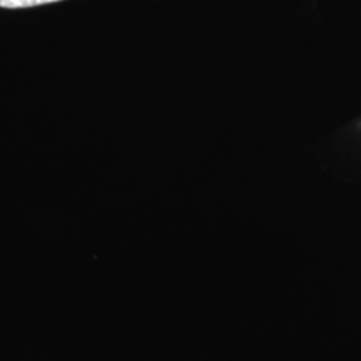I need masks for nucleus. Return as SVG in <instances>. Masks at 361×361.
<instances>
[{"instance_id":"f257e3e1","label":"nucleus","mask_w":361,"mask_h":361,"mask_svg":"<svg viewBox=\"0 0 361 361\" xmlns=\"http://www.w3.org/2000/svg\"><path fill=\"white\" fill-rule=\"evenodd\" d=\"M54 1H61V0H0V7L15 10V8L35 7V6L47 4V3H54Z\"/></svg>"}]
</instances>
